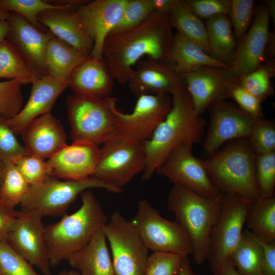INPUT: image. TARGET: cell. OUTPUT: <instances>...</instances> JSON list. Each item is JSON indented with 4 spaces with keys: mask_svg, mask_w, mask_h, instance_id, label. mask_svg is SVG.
Wrapping results in <instances>:
<instances>
[{
    "mask_svg": "<svg viewBox=\"0 0 275 275\" xmlns=\"http://www.w3.org/2000/svg\"><path fill=\"white\" fill-rule=\"evenodd\" d=\"M38 20L54 37L86 56L91 53L93 42L84 29L75 9L45 11L39 15Z\"/></svg>",
    "mask_w": 275,
    "mask_h": 275,
    "instance_id": "d4e9b609",
    "label": "cell"
},
{
    "mask_svg": "<svg viewBox=\"0 0 275 275\" xmlns=\"http://www.w3.org/2000/svg\"><path fill=\"white\" fill-rule=\"evenodd\" d=\"M118 99L109 98L115 118L116 132L137 142H145L152 135L172 108L169 95H142L138 97L133 111L125 114L117 107Z\"/></svg>",
    "mask_w": 275,
    "mask_h": 275,
    "instance_id": "7c38bea8",
    "label": "cell"
},
{
    "mask_svg": "<svg viewBox=\"0 0 275 275\" xmlns=\"http://www.w3.org/2000/svg\"><path fill=\"white\" fill-rule=\"evenodd\" d=\"M172 108L145 141L146 163L142 179L148 180L169 153L184 144L200 142L205 133L206 120L196 114L187 90L173 95Z\"/></svg>",
    "mask_w": 275,
    "mask_h": 275,
    "instance_id": "7a4b0ae2",
    "label": "cell"
},
{
    "mask_svg": "<svg viewBox=\"0 0 275 275\" xmlns=\"http://www.w3.org/2000/svg\"><path fill=\"white\" fill-rule=\"evenodd\" d=\"M12 162L19 169L30 185L39 184L52 176L47 161L33 154L21 156Z\"/></svg>",
    "mask_w": 275,
    "mask_h": 275,
    "instance_id": "b9f144b4",
    "label": "cell"
},
{
    "mask_svg": "<svg viewBox=\"0 0 275 275\" xmlns=\"http://www.w3.org/2000/svg\"><path fill=\"white\" fill-rule=\"evenodd\" d=\"M68 275H80V274L78 271L72 269L68 271Z\"/></svg>",
    "mask_w": 275,
    "mask_h": 275,
    "instance_id": "6f0895ef",
    "label": "cell"
},
{
    "mask_svg": "<svg viewBox=\"0 0 275 275\" xmlns=\"http://www.w3.org/2000/svg\"><path fill=\"white\" fill-rule=\"evenodd\" d=\"M172 28L210 54L206 26L201 19L188 10L181 0H176L169 12Z\"/></svg>",
    "mask_w": 275,
    "mask_h": 275,
    "instance_id": "1f68e13d",
    "label": "cell"
},
{
    "mask_svg": "<svg viewBox=\"0 0 275 275\" xmlns=\"http://www.w3.org/2000/svg\"><path fill=\"white\" fill-rule=\"evenodd\" d=\"M0 5L10 12L20 15L36 28L43 32L46 29L38 20L40 13L49 10H71L54 5L46 0H0Z\"/></svg>",
    "mask_w": 275,
    "mask_h": 275,
    "instance_id": "d590c367",
    "label": "cell"
},
{
    "mask_svg": "<svg viewBox=\"0 0 275 275\" xmlns=\"http://www.w3.org/2000/svg\"><path fill=\"white\" fill-rule=\"evenodd\" d=\"M253 203L239 197L223 195L219 214L210 235L207 260L212 272L230 258L238 245Z\"/></svg>",
    "mask_w": 275,
    "mask_h": 275,
    "instance_id": "8fae6325",
    "label": "cell"
},
{
    "mask_svg": "<svg viewBox=\"0 0 275 275\" xmlns=\"http://www.w3.org/2000/svg\"><path fill=\"white\" fill-rule=\"evenodd\" d=\"M38 76L7 38L0 41V78L18 80L22 85L32 84Z\"/></svg>",
    "mask_w": 275,
    "mask_h": 275,
    "instance_id": "d6a6232c",
    "label": "cell"
},
{
    "mask_svg": "<svg viewBox=\"0 0 275 275\" xmlns=\"http://www.w3.org/2000/svg\"><path fill=\"white\" fill-rule=\"evenodd\" d=\"M256 155L275 151V124L272 120L258 119L248 138Z\"/></svg>",
    "mask_w": 275,
    "mask_h": 275,
    "instance_id": "ab89813d",
    "label": "cell"
},
{
    "mask_svg": "<svg viewBox=\"0 0 275 275\" xmlns=\"http://www.w3.org/2000/svg\"><path fill=\"white\" fill-rule=\"evenodd\" d=\"M260 241L263 249L262 275H275V243Z\"/></svg>",
    "mask_w": 275,
    "mask_h": 275,
    "instance_id": "681fc988",
    "label": "cell"
},
{
    "mask_svg": "<svg viewBox=\"0 0 275 275\" xmlns=\"http://www.w3.org/2000/svg\"><path fill=\"white\" fill-rule=\"evenodd\" d=\"M21 83L18 80L0 81V116L15 117L23 106Z\"/></svg>",
    "mask_w": 275,
    "mask_h": 275,
    "instance_id": "60d3db41",
    "label": "cell"
},
{
    "mask_svg": "<svg viewBox=\"0 0 275 275\" xmlns=\"http://www.w3.org/2000/svg\"><path fill=\"white\" fill-rule=\"evenodd\" d=\"M92 188L116 194L123 191L94 177L83 180H61L52 176L39 184L31 185L20 204V210L36 213L43 217L64 215L78 195Z\"/></svg>",
    "mask_w": 275,
    "mask_h": 275,
    "instance_id": "52a82bcc",
    "label": "cell"
},
{
    "mask_svg": "<svg viewBox=\"0 0 275 275\" xmlns=\"http://www.w3.org/2000/svg\"><path fill=\"white\" fill-rule=\"evenodd\" d=\"M209 107V126L203 144V150L209 155L228 141L248 138L258 119L226 99L214 101Z\"/></svg>",
    "mask_w": 275,
    "mask_h": 275,
    "instance_id": "5bb4252c",
    "label": "cell"
},
{
    "mask_svg": "<svg viewBox=\"0 0 275 275\" xmlns=\"http://www.w3.org/2000/svg\"><path fill=\"white\" fill-rule=\"evenodd\" d=\"M254 6L253 0H230L228 16L237 43L243 38L251 25Z\"/></svg>",
    "mask_w": 275,
    "mask_h": 275,
    "instance_id": "7bdbcfd3",
    "label": "cell"
},
{
    "mask_svg": "<svg viewBox=\"0 0 275 275\" xmlns=\"http://www.w3.org/2000/svg\"><path fill=\"white\" fill-rule=\"evenodd\" d=\"M57 275H68V271L62 270L58 272Z\"/></svg>",
    "mask_w": 275,
    "mask_h": 275,
    "instance_id": "680465c9",
    "label": "cell"
},
{
    "mask_svg": "<svg viewBox=\"0 0 275 275\" xmlns=\"http://www.w3.org/2000/svg\"><path fill=\"white\" fill-rule=\"evenodd\" d=\"M212 272L214 275H239L230 258L222 262Z\"/></svg>",
    "mask_w": 275,
    "mask_h": 275,
    "instance_id": "f907efd6",
    "label": "cell"
},
{
    "mask_svg": "<svg viewBox=\"0 0 275 275\" xmlns=\"http://www.w3.org/2000/svg\"><path fill=\"white\" fill-rule=\"evenodd\" d=\"M9 31L7 20H0V41L7 38Z\"/></svg>",
    "mask_w": 275,
    "mask_h": 275,
    "instance_id": "db71d44e",
    "label": "cell"
},
{
    "mask_svg": "<svg viewBox=\"0 0 275 275\" xmlns=\"http://www.w3.org/2000/svg\"><path fill=\"white\" fill-rule=\"evenodd\" d=\"M30 97L20 112L7 119L8 125L18 135L36 118L50 113L61 94L69 87V81L56 78L49 75L36 78L32 83Z\"/></svg>",
    "mask_w": 275,
    "mask_h": 275,
    "instance_id": "7402d4cb",
    "label": "cell"
},
{
    "mask_svg": "<svg viewBox=\"0 0 275 275\" xmlns=\"http://www.w3.org/2000/svg\"><path fill=\"white\" fill-rule=\"evenodd\" d=\"M274 74L275 64L272 58L237 81L245 90L262 102L274 93L271 79Z\"/></svg>",
    "mask_w": 275,
    "mask_h": 275,
    "instance_id": "836d02e7",
    "label": "cell"
},
{
    "mask_svg": "<svg viewBox=\"0 0 275 275\" xmlns=\"http://www.w3.org/2000/svg\"><path fill=\"white\" fill-rule=\"evenodd\" d=\"M205 26L210 56L229 66L237 43L228 16H214Z\"/></svg>",
    "mask_w": 275,
    "mask_h": 275,
    "instance_id": "f1b7e54d",
    "label": "cell"
},
{
    "mask_svg": "<svg viewBox=\"0 0 275 275\" xmlns=\"http://www.w3.org/2000/svg\"><path fill=\"white\" fill-rule=\"evenodd\" d=\"M262 256L260 240L245 230L230 258L239 275H262Z\"/></svg>",
    "mask_w": 275,
    "mask_h": 275,
    "instance_id": "4dcf8cb0",
    "label": "cell"
},
{
    "mask_svg": "<svg viewBox=\"0 0 275 275\" xmlns=\"http://www.w3.org/2000/svg\"><path fill=\"white\" fill-rule=\"evenodd\" d=\"M20 134L28 154L44 159H48L67 145L64 128L51 113L36 118Z\"/></svg>",
    "mask_w": 275,
    "mask_h": 275,
    "instance_id": "cb8c5ba5",
    "label": "cell"
},
{
    "mask_svg": "<svg viewBox=\"0 0 275 275\" xmlns=\"http://www.w3.org/2000/svg\"><path fill=\"white\" fill-rule=\"evenodd\" d=\"M255 173L261 198L274 197L275 151L256 155Z\"/></svg>",
    "mask_w": 275,
    "mask_h": 275,
    "instance_id": "f35d334b",
    "label": "cell"
},
{
    "mask_svg": "<svg viewBox=\"0 0 275 275\" xmlns=\"http://www.w3.org/2000/svg\"><path fill=\"white\" fill-rule=\"evenodd\" d=\"M174 36L169 13L154 12L136 28L109 36L102 58L115 80L120 85L126 84L134 72V66L143 56L165 63Z\"/></svg>",
    "mask_w": 275,
    "mask_h": 275,
    "instance_id": "6da1fadb",
    "label": "cell"
},
{
    "mask_svg": "<svg viewBox=\"0 0 275 275\" xmlns=\"http://www.w3.org/2000/svg\"><path fill=\"white\" fill-rule=\"evenodd\" d=\"M66 106L72 142L99 147L116 132L109 98L100 100L73 94L67 99Z\"/></svg>",
    "mask_w": 275,
    "mask_h": 275,
    "instance_id": "ba28073f",
    "label": "cell"
},
{
    "mask_svg": "<svg viewBox=\"0 0 275 275\" xmlns=\"http://www.w3.org/2000/svg\"><path fill=\"white\" fill-rule=\"evenodd\" d=\"M7 21L9 31L7 38L38 76L48 75L45 63V52L53 35L38 30L15 13L11 12Z\"/></svg>",
    "mask_w": 275,
    "mask_h": 275,
    "instance_id": "ffe728a7",
    "label": "cell"
},
{
    "mask_svg": "<svg viewBox=\"0 0 275 275\" xmlns=\"http://www.w3.org/2000/svg\"><path fill=\"white\" fill-rule=\"evenodd\" d=\"M105 231L112 251L114 275H144L149 250L132 221L115 211Z\"/></svg>",
    "mask_w": 275,
    "mask_h": 275,
    "instance_id": "30bf717a",
    "label": "cell"
},
{
    "mask_svg": "<svg viewBox=\"0 0 275 275\" xmlns=\"http://www.w3.org/2000/svg\"><path fill=\"white\" fill-rule=\"evenodd\" d=\"M183 5L200 19H209L220 14L228 16L230 0H181Z\"/></svg>",
    "mask_w": 275,
    "mask_h": 275,
    "instance_id": "7dc6e473",
    "label": "cell"
},
{
    "mask_svg": "<svg viewBox=\"0 0 275 275\" xmlns=\"http://www.w3.org/2000/svg\"><path fill=\"white\" fill-rule=\"evenodd\" d=\"M146 163L145 142H137L116 132L100 148L93 177L118 189L143 172Z\"/></svg>",
    "mask_w": 275,
    "mask_h": 275,
    "instance_id": "8992f818",
    "label": "cell"
},
{
    "mask_svg": "<svg viewBox=\"0 0 275 275\" xmlns=\"http://www.w3.org/2000/svg\"><path fill=\"white\" fill-rule=\"evenodd\" d=\"M127 0L88 1L75 10L85 31L93 42L90 56L102 58L104 42L119 21Z\"/></svg>",
    "mask_w": 275,
    "mask_h": 275,
    "instance_id": "e0dca14e",
    "label": "cell"
},
{
    "mask_svg": "<svg viewBox=\"0 0 275 275\" xmlns=\"http://www.w3.org/2000/svg\"><path fill=\"white\" fill-rule=\"evenodd\" d=\"M165 63L180 75L202 66L229 67L228 65L218 61L198 44L178 32L174 35Z\"/></svg>",
    "mask_w": 275,
    "mask_h": 275,
    "instance_id": "4316f807",
    "label": "cell"
},
{
    "mask_svg": "<svg viewBox=\"0 0 275 275\" xmlns=\"http://www.w3.org/2000/svg\"><path fill=\"white\" fill-rule=\"evenodd\" d=\"M100 148L80 142L66 145L46 161L52 176L63 180H83L93 177Z\"/></svg>",
    "mask_w": 275,
    "mask_h": 275,
    "instance_id": "44dd1931",
    "label": "cell"
},
{
    "mask_svg": "<svg viewBox=\"0 0 275 275\" xmlns=\"http://www.w3.org/2000/svg\"><path fill=\"white\" fill-rule=\"evenodd\" d=\"M115 80L103 58L89 56L72 73L69 88L76 96L104 100L111 97Z\"/></svg>",
    "mask_w": 275,
    "mask_h": 275,
    "instance_id": "603a6c76",
    "label": "cell"
},
{
    "mask_svg": "<svg viewBox=\"0 0 275 275\" xmlns=\"http://www.w3.org/2000/svg\"><path fill=\"white\" fill-rule=\"evenodd\" d=\"M7 119L0 116V162L5 166L21 156L29 154L7 123Z\"/></svg>",
    "mask_w": 275,
    "mask_h": 275,
    "instance_id": "f6af8a7d",
    "label": "cell"
},
{
    "mask_svg": "<svg viewBox=\"0 0 275 275\" xmlns=\"http://www.w3.org/2000/svg\"><path fill=\"white\" fill-rule=\"evenodd\" d=\"M176 0H151L154 12L168 13Z\"/></svg>",
    "mask_w": 275,
    "mask_h": 275,
    "instance_id": "816d5d0a",
    "label": "cell"
},
{
    "mask_svg": "<svg viewBox=\"0 0 275 275\" xmlns=\"http://www.w3.org/2000/svg\"><path fill=\"white\" fill-rule=\"evenodd\" d=\"M131 92L142 95L172 96L187 90L182 76L166 63L147 59L139 61L128 82Z\"/></svg>",
    "mask_w": 275,
    "mask_h": 275,
    "instance_id": "ac0fdd59",
    "label": "cell"
},
{
    "mask_svg": "<svg viewBox=\"0 0 275 275\" xmlns=\"http://www.w3.org/2000/svg\"><path fill=\"white\" fill-rule=\"evenodd\" d=\"M270 17L266 5L257 8L252 24L237 43L229 65V72L233 80H237L253 71L266 61L272 34L269 27Z\"/></svg>",
    "mask_w": 275,
    "mask_h": 275,
    "instance_id": "4fadbf2b",
    "label": "cell"
},
{
    "mask_svg": "<svg viewBox=\"0 0 275 275\" xmlns=\"http://www.w3.org/2000/svg\"><path fill=\"white\" fill-rule=\"evenodd\" d=\"M178 275H198L191 268L188 256L185 258Z\"/></svg>",
    "mask_w": 275,
    "mask_h": 275,
    "instance_id": "f5cc1de1",
    "label": "cell"
},
{
    "mask_svg": "<svg viewBox=\"0 0 275 275\" xmlns=\"http://www.w3.org/2000/svg\"><path fill=\"white\" fill-rule=\"evenodd\" d=\"M154 13L151 0H127L119 21L109 36L122 34L136 28Z\"/></svg>",
    "mask_w": 275,
    "mask_h": 275,
    "instance_id": "8d00e7d4",
    "label": "cell"
},
{
    "mask_svg": "<svg viewBox=\"0 0 275 275\" xmlns=\"http://www.w3.org/2000/svg\"><path fill=\"white\" fill-rule=\"evenodd\" d=\"M31 185L12 162L6 165L0 187V200L15 207L28 195Z\"/></svg>",
    "mask_w": 275,
    "mask_h": 275,
    "instance_id": "e575fe53",
    "label": "cell"
},
{
    "mask_svg": "<svg viewBox=\"0 0 275 275\" xmlns=\"http://www.w3.org/2000/svg\"><path fill=\"white\" fill-rule=\"evenodd\" d=\"M81 205L59 222L45 227V236L50 265L57 266L85 246L95 233L107 224V218L93 194H81Z\"/></svg>",
    "mask_w": 275,
    "mask_h": 275,
    "instance_id": "3957f363",
    "label": "cell"
},
{
    "mask_svg": "<svg viewBox=\"0 0 275 275\" xmlns=\"http://www.w3.org/2000/svg\"><path fill=\"white\" fill-rule=\"evenodd\" d=\"M88 57L53 36L45 52L47 74L57 79L69 81L74 70Z\"/></svg>",
    "mask_w": 275,
    "mask_h": 275,
    "instance_id": "83f0119b",
    "label": "cell"
},
{
    "mask_svg": "<svg viewBox=\"0 0 275 275\" xmlns=\"http://www.w3.org/2000/svg\"><path fill=\"white\" fill-rule=\"evenodd\" d=\"M223 194L210 197L200 195L184 186L173 184L168 197L169 210L188 235L195 262L207 259L210 235L221 208Z\"/></svg>",
    "mask_w": 275,
    "mask_h": 275,
    "instance_id": "5b68a950",
    "label": "cell"
},
{
    "mask_svg": "<svg viewBox=\"0 0 275 275\" xmlns=\"http://www.w3.org/2000/svg\"><path fill=\"white\" fill-rule=\"evenodd\" d=\"M202 161L219 193L252 202L261 199L255 173L256 154L248 138L237 140Z\"/></svg>",
    "mask_w": 275,
    "mask_h": 275,
    "instance_id": "277c9868",
    "label": "cell"
},
{
    "mask_svg": "<svg viewBox=\"0 0 275 275\" xmlns=\"http://www.w3.org/2000/svg\"><path fill=\"white\" fill-rule=\"evenodd\" d=\"M17 210L0 200V241H8L9 234L13 227Z\"/></svg>",
    "mask_w": 275,
    "mask_h": 275,
    "instance_id": "c3c4849f",
    "label": "cell"
},
{
    "mask_svg": "<svg viewBox=\"0 0 275 275\" xmlns=\"http://www.w3.org/2000/svg\"><path fill=\"white\" fill-rule=\"evenodd\" d=\"M229 97L235 100L238 107L254 118H264L262 101L241 87L237 80H232L228 86L227 98Z\"/></svg>",
    "mask_w": 275,
    "mask_h": 275,
    "instance_id": "bcb514c9",
    "label": "cell"
},
{
    "mask_svg": "<svg viewBox=\"0 0 275 275\" xmlns=\"http://www.w3.org/2000/svg\"><path fill=\"white\" fill-rule=\"evenodd\" d=\"M186 257L171 253L153 252L148 257L144 275H178Z\"/></svg>",
    "mask_w": 275,
    "mask_h": 275,
    "instance_id": "ee69618b",
    "label": "cell"
},
{
    "mask_svg": "<svg viewBox=\"0 0 275 275\" xmlns=\"http://www.w3.org/2000/svg\"><path fill=\"white\" fill-rule=\"evenodd\" d=\"M11 12L0 5V20H7Z\"/></svg>",
    "mask_w": 275,
    "mask_h": 275,
    "instance_id": "11a10c76",
    "label": "cell"
},
{
    "mask_svg": "<svg viewBox=\"0 0 275 275\" xmlns=\"http://www.w3.org/2000/svg\"><path fill=\"white\" fill-rule=\"evenodd\" d=\"M193 145L184 144L173 149L156 172L173 184L187 187L207 197L220 194L213 185L202 161L193 152Z\"/></svg>",
    "mask_w": 275,
    "mask_h": 275,
    "instance_id": "9a60e30c",
    "label": "cell"
},
{
    "mask_svg": "<svg viewBox=\"0 0 275 275\" xmlns=\"http://www.w3.org/2000/svg\"><path fill=\"white\" fill-rule=\"evenodd\" d=\"M106 240L104 226L95 233L85 246L67 261L80 275H114Z\"/></svg>",
    "mask_w": 275,
    "mask_h": 275,
    "instance_id": "484cf974",
    "label": "cell"
},
{
    "mask_svg": "<svg viewBox=\"0 0 275 275\" xmlns=\"http://www.w3.org/2000/svg\"><path fill=\"white\" fill-rule=\"evenodd\" d=\"M228 68L202 66L181 75L198 115L214 101L227 98L228 86L234 80Z\"/></svg>",
    "mask_w": 275,
    "mask_h": 275,
    "instance_id": "d6986e66",
    "label": "cell"
},
{
    "mask_svg": "<svg viewBox=\"0 0 275 275\" xmlns=\"http://www.w3.org/2000/svg\"><path fill=\"white\" fill-rule=\"evenodd\" d=\"M5 165L0 162V187L2 184Z\"/></svg>",
    "mask_w": 275,
    "mask_h": 275,
    "instance_id": "9f6ffc18",
    "label": "cell"
},
{
    "mask_svg": "<svg viewBox=\"0 0 275 275\" xmlns=\"http://www.w3.org/2000/svg\"><path fill=\"white\" fill-rule=\"evenodd\" d=\"M0 275H40L8 242L0 241Z\"/></svg>",
    "mask_w": 275,
    "mask_h": 275,
    "instance_id": "74e56055",
    "label": "cell"
},
{
    "mask_svg": "<svg viewBox=\"0 0 275 275\" xmlns=\"http://www.w3.org/2000/svg\"><path fill=\"white\" fill-rule=\"evenodd\" d=\"M253 235L260 240L275 243V198H261L253 203L245 224Z\"/></svg>",
    "mask_w": 275,
    "mask_h": 275,
    "instance_id": "f546056e",
    "label": "cell"
},
{
    "mask_svg": "<svg viewBox=\"0 0 275 275\" xmlns=\"http://www.w3.org/2000/svg\"><path fill=\"white\" fill-rule=\"evenodd\" d=\"M40 215L20 210L8 242L43 275H50V265L45 236V226Z\"/></svg>",
    "mask_w": 275,
    "mask_h": 275,
    "instance_id": "2e32d148",
    "label": "cell"
},
{
    "mask_svg": "<svg viewBox=\"0 0 275 275\" xmlns=\"http://www.w3.org/2000/svg\"><path fill=\"white\" fill-rule=\"evenodd\" d=\"M132 222L149 250L184 256L193 254L192 243L185 231L176 221L163 217L147 200L139 201Z\"/></svg>",
    "mask_w": 275,
    "mask_h": 275,
    "instance_id": "9c48e42d",
    "label": "cell"
}]
</instances>
